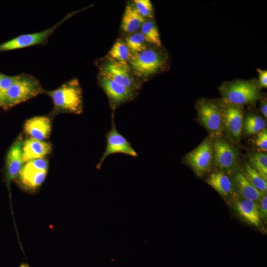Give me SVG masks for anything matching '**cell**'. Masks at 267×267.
<instances>
[{
	"label": "cell",
	"mask_w": 267,
	"mask_h": 267,
	"mask_svg": "<svg viewBox=\"0 0 267 267\" xmlns=\"http://www.w3.org/2000/svg\"><path fill=\"white\" fill-rule=\"evenodd\" d=\"M72 15L69 13L61 21L45 30L21 35L0 44V52L22 48L37 44H47L48 38L55 30Z\"/></svg>",
	"instance_id": "5"
},
{
	"label": "cell",
	"mask_w": 267,
	"mask_h": 267,
	"mask_svg": "<svg viewBox=\"0 0 267 267\" xmlns=\"http://www.w3.org/2000/svg\"><path fill=\"white\" fill-rule=\"evenodd\" d=\"M222 116L224 128L235 139H240L242 125L243 113L237 106L224 102L220 107Z\"/></svg>",
	"instance_id": "12"
},
{
	"label": "cell",
	"mask_w": 267,
	"mask_h": 267,
	"mask_svg": "<svg viewBox=\"0 0 267 267\" xmlns=\"http://www.w3.org/2000/svg\"><path fill=\"white\" fill-rule=\"evenodd\" d=\"M22 136L20 135L10 146L6 158L5 180L8 189L11 181L16 178L23 166Z\"/></svg>",
	"instance_id": "11"
},
{
	"label": "cell",
	"mask_w": 267,
	"mask_h": 267,
	"mask_svg": "<svg viewBox=\"0 0 267 267\" xmlns=\"http://www.w3.org/2000/svg\"><path fill=\"white\" fill-rule=\"evenodd\" d=\"M207 183L222 195L232 192L233 188L228 177L222 172L212 173L207 179Z\"/></svg>",
	"instance_id": "20"
},
{
	"label": "cell",
	"mask_w": 267,
	"mask_h": 267,
	"mask_svg": "<svg viewBox=\"0 0 267 267\" xmlns=\"http://www.w3.org/2000/svg\"><path fill=\"white\" fill-rule=\"evenodd\" d=\"M18 76V75L11 76L0 74V106L7 90L17 80Z\"/></svg>",
	"instance_id": "28"
},
{
	"label": "cell",
	"mask_w": 267,
	"mask_h": 267,
	"mask_svg": "<svg viewBox=\"0 0 267 267\" xmlns=\"http://www.w3.org/2000/svg\"><path fill=\"white\" fill-rule=\"evenodd\" d=\"M266 126L264 120L257 115H248L245 120V130L249 134L259 133L265 129Z\"/></svg>",
	"instance_id": "26"
},
{
	"label": "cell",
	"mask_w": 267,
	"mask_h": 267,
	"mask_svg": "<svg viewBox=\"0 0 267 267\" xmlns=\"http://www.w3.org/2000/svg\"><path fill=\"white\" fill-rule=\"evenodd\" d=\"M167 58L162 51L147 48L132 56L129 62L136 76L146 79L163 69L166 65Z\"/></svg>",
	"instance_id": "3"
},
{
	"label": "cell",
	"mask_w": 267,
	"mask_h": 267,
	"mask_svg": "<svg viewBox=\"0 0 267 267\" xmlns=\"http://www.w3.org/2000/svg\"><path fill=\"white\" fill-rule=\"evenodd\" d=\"M145 21V18L137 11L134 5H127L122 18L121 28L128 33L136 32Z\"/></svg>",
	"instance_id": "18"
},
{
	"label": "cell",
	"mask_w": 267,
	"mask_h": 267,
	"mask_svg": "<svg viewBox=\"0 0 267 267\" xmlns=\"http://www.w3.org/2000/svg\"><path fill=\"white\" fill-rule=\"evenodd\" d=\"M235 180L239 193L243 199L257 202L265 193L254 187L242 174H237L235 176Z\"/></svg>",
	"instance_id": "19"
},
{
	"label": "cell",
	"mask_w": 267,
	"mask_h": 267,
	"mask_svg": "<svg viewBox=\"0 0 267 267\" xmlns=\"http://www.w3.org/2000/svg\"><path fill=\"white\" fill-rule=\"evenodd\" d=\"M244 176L248 181L256 188L260 191L266 193L267 191V182L258 173V172L246 163L244 166Z\"/></svg>",
	"instance_id": "23"
},
{
	"label": "cell",
	"mask_w": 267,
	"mask_h": 267,
	"mask_svg": "<svg viewBox=\"0 0 267 267\" xmlns=\"http://www.w3.org/2000/svg\"><path fill=\"white\" fill-rule=\"evenodd\" d=\"M44 93L52 100L53 114L63 112L80 114L83 111L82 90L77 79L65 82L54 90H44Z\"/></svg>",
	"instance_id": "1"
},
{
	"label": "cell",
	"mask_w": 267,
	"mask_h": 267,
	"mask_svg": "<svg viewBox=\"0 0 267 267\" xmlns=\"http://www.w3.org/2000/svg\"><path fill=\"white\" fill-rule=\"evenodd\" d=\"M108 54L110 60L119 62H127L132 57L125 43L120 39L115 42Z\"/></svg>",
	"instance_id": "21"
},
{
	"label": "cell",
	"mask_w": 267,
	"mask_h": 267,
	"mask_svg": "<svg viewBox=\"0 0 267 267\" xmlns=\"http://www.w3.org/2000/svg\"><path fill=\"white\" fill-rule=\"evenodd\" d=\"M261 110L263 113L264 115L266 118L267 117V102H265L261 108Z\"/></svg>",
	"instance_id": "33"
},
{
	"label": "cell",
	"mask_w": 267,
	"mask_h": 267,
	"mask_svg": "<svg viewBox=\"0 0 267 267\" xmlns=\"http://www.w3.org/2000/svg\"><path fill=\"white\" fill-rule=\"evenodd\" d=\"M234 208L240 216L246 222L259 226L261 217L257 202L241 198L234 203Z\"/></svg>",
	"instance_id": "17"
},
{
	"label": "cell",
	"mask_w": 267,
	"mask_h": 267,
	"mask_svg": "<svg viewBox=\"0 0 267 267\" xmlns=\"http://www.w3.org/2000/svg\"><path fill=\"white\" fill-rule=\"evenodd\" d=\"M256 145L261 150L266 152L267 150V131L264 129L258 133L255 140Z\"/></svg>",
	"instance_id": "29"
},
{
	"label": "cell",
	"mask_w": 267,
	"mask_h": 267,
	"mask_svg": "<svg viewBox=\"0 0 267 267\" xmlns=\"http://www.w3.org/2000/svg\"><path fill=\"white\" fill-rule=\"evenodd\" d=\"M257 71L259 75V83L261 87L267 88V71L258 69Z\"/></svg>",
	"instance_id": "32"
},
{
	"label": "cell",
	"mask_w": 267,
	"mask_h": 267,
	"mask_svg": "<svg viewBox=\"0 0 267 267\" xmlns=\"http://www.w3.org/2000/svg\"><path fill=\"white\" fill-rule=\"evenodd\" d=\"M51 144L44 141L29 138L23 141L22 146V157L24 163L30 161L43 158L50 153Z\"/></svg>",
	"instance_id": "15"
},
{
	"label": "cell",
	"mask_w": 267,
	"mask_h": 267,
	"mask_svg": "<svg viewBox=\"0 0 267 267\" xmlns=\"http://www.w3.org/2000/svg\"><path fill=\"white\" fill-rule=\"evenodd\" d=\"M47 171H40L23 165L16 178L21 185L27 189H37L44 181Z\"/></svg>",
	"instance_id": "16"
},
{
	"label": "cell",
	"mask_w": 267,
	"mask_h": 267,
	"mask_svg": "<svg viewBox=\"0 0 267 267\" xmlns=\"http://www.w3.org/2000/svg\"><path fill=\"white\" fill-rule=\"evenodd\" d=\"M25 164L40 171H47L48 169V162L44 158L36 159L26 162Z\"/></svg>",
	"instance_id": "30"
},
{
	"label": "cell",
	"mask_w": 267,
	"mask_h": 267,
	"mask_svg": "<svg viewBox=\"0 0 267 267\" xmlns=\"http://www.w3.org/2000/svg\"><path fill=\"white\" fill-rule=\"evenodd\" d=\"M44 90L35 77L27 74L18 75L7 90L0 107L7 109L44 93Z\"/></svg>",
	"instance_id": "2"
},
{
	"label": "cell",
	"mask_w": 267,
	"mask_h": 267,
	"mask_svg": "<svg viewBox=\"0 0 267 267\" xmlns=\"http://www.w3.org/2000/svg\"><path fill=\"white\" fill-rule=\"evenodd\" d=\"M98 81L101 88L107 95L110 106L113 110L124 103L132 101L137 94L136 91L128 89L104 75L100 74Z\"/></svg>",
	"instance_id": "8"
},
{
	"label": "cell",
	"mask_w": 267,
	"mask_h": 267,
	"mask_svg": "<svg viewBox=\"0 0 267 267\" xmlns=\"http://www.w3.org/2000/svg\"><path fill=\"white\" fill-rule=\"evenodd\" d=\"M213 149L211 141L206 140L185 156V162L198 176H201L210 170L213 160Z\"/></svg>",
	"instance_id": "10"
},
{
	"label": "cell",
	"mask_w": 267,
	"mask_h": 267,
	"mask_svg": "<svg viewBox=\"0 0 267 267\" xmlns=\"http://www.w3.org/2000/svg\"><path fill=\"white\" fill-rule=\"evenodd\" d=\"M252 167L255 169L265 180L267 179V154L258 152L252 154L250 157Z\"/></svg>",
	"instance_id": "25"
},
{
	"label": "cell",
	"mask_w": 267,
	"mask_h": 267,
	"mask_svg": "<svg viewBox=\"0 0 267 267\" xmlns=\"http://www.w3.org/2000/svg\"><path fill=\"white\" fill-rule=\"evenodd\" d=\"M141 33L144 35L147 43L158 46H161L160 34L153 21H145L141 27Z\"/></svg>",
	"instance_id": "24"
},
{
	"label": "cell",
	"mask_w": 267,
	"mask_h": 267,
	"mask_svg": "<svg viewBox=\"0 0 267 267\" xmlns=\"http://www.w3.org/2000/svg\"><path fill=\"white\" fill-rule=\"evenodd\" d=\"M261 218L265 219L267 217V195L265 193L258 201Z\"/></svg>",
	"instance_id": "31"
},
{
	"label": "cell",
	"mask_w": 267,
	"mask_h": 267,
	"mask_svg": "<svg viewBox=\"0 0 267 267\" xmlns=\"http://www.w3.org/2000/svg\"><path fill=\"white\" fill-rule=\"evenodd\" d=\"M24 129L25 133L32 138L43 141L50 135L51 122L48 117L36 116L26 121Z\"/></svg>",
	"instance_id": "14"
},
{
	"label": "cell",
	"mask_w": 267,
	"mask_h": 267,
	"mask_svg": "<svg viewBox=\"0 0 267 267\" xmlns=\"http://www.w3.org/2000/svg\"><path fill=\"white\" fill-rule=\"evenodd\" d=\"M134 6L137 11L143 17H152L153 16V5L149 0H134Z\"/></svg>",
	"instance_id": "27"
},
{
	"label": "cell",
	"mask_w": 267,
	"mask_h": 267,
	"mask_svg": "<svg viewBox=\"0 0 267 267\" xmlns=\"http://www.w3.org/2000/svg\"><path fill=\"white\" fill-rule=\"evenodd\" d=\"M125 41V44L132 56L147 49V42L141 33H137L129 36L126 38Z\"/></svg>",
	"instance_id": "22"
},
{
	"label": "cell",
	"mask_w": 267,
	"mask_h": 267,
	"mask_svg": "<svg viewBox=\"0 0 267 267\" xmlns=\"http://www.w3.org/2000/svg\"><path fill=\"white\" fill-rule=\"evenodd\" d=\"M130 66L126 62L110 60L103 64L100 74L107 76L128 89L136 91L141 88L140 84L130 72Z\"/></svg>",
	"instance_id": "7"
},
{
	"label": "cell",
	"mask_w": 267,
	"mask_h": 267,
	"mask_svg": "<svg viewBox=\"0 0 267 267\" xmlns=\"http://www.w3.org/2000/svg\"></svg>",
	"instance_id": "35"
},
{
	"label": "cell",
	"mask_w": 267,
	"mask_h": 267,
	"mask_svg": "<svg viewBox=\"0 0 267 267\" xmlns=\"http://www.w3.org/2000/svg\"><path fill=\"white\" fill-rule=\"evenodd\" d=\"M19 267H30L27 264H22Z\"/></svg>",
	"instance_id": "34"
},
{
	"label": "cell",
	"mask_w": 267,
	"mask_h": 267,
	"mask_svg": "<svg viewBox=\"0 0 267 267\" xmlns=\"http://www.w3.org/2000/svg\"><path fill=\"white\" fill-rule=\"evenodd\" d=\"M221 90L224 102L234 105L254 103L259 97L257 87L250 81L230 83L223 85Z\"/></svg>",
	"instance_id": "4"
},
{
	"label": "cell",
	"mask_w": 267,
	"mask_h": 267,
	"mask_svg": "<svg viewBox=\"0 0 267 267\" xmlns=\"http://www.w3.org/2000/svg\"><path fill=\"white\" fill-rule=\"evenodd\" d=\"M105 149L96 165L97 169H99L105 160L111 154L122 153L134 157L138 156L131 143L117 130L113 113L111 116V129L105 134Z\"/></svg>",
	"instance_id": "6"
},
{
	"label": "cell",
	"mask_w": 267,
	"mask_h": 267,
	"mask_svg": "<svg viewBox=\"0 0 267 267\" xmlns=\"http://www.w3.org/2000/svg\"><path fill=\"white\" fill-rule=\"evenodd\" d=\"M215 151V161L220 169L225 170L231 169L237 162V152L234 148L225 140L217 139L213 145Z\"/></svg>",
	"instance_id": "13"
},
{
	"label": "cell",
	"mask_w": 267,
	"mask_h": 267,
	"mask_svg": "<svg viewBox=\"0 0 267 267\" xmlns=\"http://www.w3.org/2000/svg\"><path fill=\"white\" fill-rule=\"evenodd\" d=\"M198 117L202 125L213 135H221L224 129L220 108L210 101H202L197 106Z\"/></svg>",
	"instance_id": "9"
}]
</instances>
